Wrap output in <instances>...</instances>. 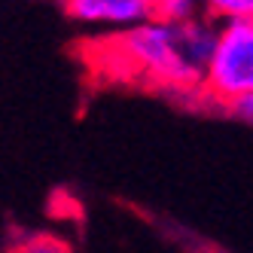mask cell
<instances>
[{
	"mask_svg": "<svg viewBox=\"0 0 253 253\" xmlns=\"http://www.w3.org/2000/svg\"><path fill=\"white\" fill-rule=\"evenodd\" d=\"M110 49L116 52V61L140 77L143 83L168 88L174 95H195L202 92L205 74L183 55L177 40V28L165 22H143L137 28L119 31L110 40Z\"/></svg>",
	"mask_w": 253,
	"mask_h": 253,
	"instance_id": "obj_1",
	"label": "cell"
},
{
	"mask_svg": "<svg viewBox=\"0 0 253 253\" xmlns=\"http://www.w3.org/2000/svg\"><path fill=\"white\" fill-rule=\"evenodd\" d=\"M253 92V19H232L220 28V43L205 67L202 95L232 107Z\"/></svg>",
	"mask_w": 253,
	"mask_h": 253,
	"instance_id": "obj_2",
	"label": "cell"
},
{
	"mask_svg": "<svg viewBox=\"0 0 253 253\" xmlns=\"http://www.w3.org/2000/svg\"><path fill=\"white\" fill-rule=\"evenodd\" d=\"M67 19L88 28L128 31L153 22V0H58Z\"/></svg>",
	"mask_w": 253,
	"mask_h": 253,
	"instance_id": "obj_3",
	"label": "cell"
},
{
	"mask_svg": "<svg viewBox=\"0 0 253 253\" xmlns=\"http://www.w3.org/2000/svg\"><path fill=\"white\" fill-rule=\"evenodd\" d=\"M174 28H177L180 49H183V55L189 58V64H195L205 74V67L211 64L213 52H216V43H220V28L208 19H202V15L192 19V22L174 25Z\"/></svg>",
	"mask_w": 253,
	"mask_h": 253,
	"instance_id": "obj_4",
	"label": "cell"
},
{
	"mask_svg": "<svg viewBox=\"0 0 253 253\" xmlns=\"http://www.w3.org/2000/svg\"><path fill=\"white\" fill-rule=\"evenodd\" d=\"M153 19L165 25H183L198 19V0H153Z\"/></svg>",
	"mask_w": 253,
	"mask_h": 253,
	"instance_id": "obj_5",
	"label": "cell"
},
{
	"mask_svg": "<svg viewBox=\"0 0 253 253\" xmlns=\"http://www.w3.org/2000/svg\"><path fill=\"white\" fill-rule=\"evenodd\" d=\"M9 253H70V247L55 235H28Z\"/></svg>",
	"mask_w": 253,
	"mask_h": 253,
	"instance_id": "obj_6",
	"label": "cell"
},
{
	"mask_svg": "<svg viewBox=\"0 0 253 253\" xmlns=\"http://www.w3.org/2000/svg\"><path fill=\"white\" fill-rule=\"evenodd\" d=\"M213 15H223L226 22L232 19H253V0H198Z\"/></svg>",
	"mask_w": 253,
	"mask_h": 253,
	"instance_id": "obj_7",
	"label": "cell"
},
{
	"mask_svg": "<svg viewBox=\"0 0 253 253\" xmlns=\"http://www.w3.org/2000/svg\"><path fill=\"white\" fill-rule=\"evenodd\" d=\"M229 110L238 116V119H244V122H250V125H253V92H250V95H244L241 101H235Z\"/></svg>",
	"mask_w": 253,
	"mask_h": 253,
	"instance_id": "obj_8",
	"label": "cell"
}]
</instances>
